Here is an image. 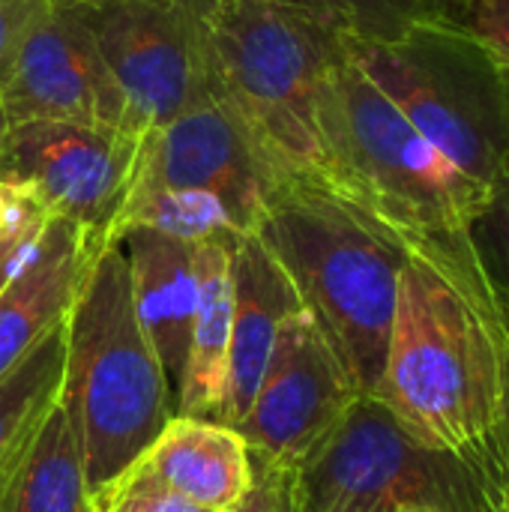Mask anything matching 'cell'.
Instances as JSON below:
<instances>
[{
	"instance_id": "cell-1",
	"label": "cell",
	"mask_w": 509,
	"mask_h": 512,
	"mask_svg": "<svg viewBox=\"0 0 509 512\" xmlns=\"http://www.w3.org/2000/svg\"><path fill=\"white\" fill-rule=\"evenodd\" d=\"M507 309L468 234L408 246L375 399L507 501Z\"/></svg>"
},
{
	"instance_id": "cell-2",
	"label": "cell",
	"mask_w": 509,
	"mask_h": 512,
	"mask_svg": "<svg viewBox=\"0 0 509 512\" xmlns=\"http://www.w3.org/2000/svg\"><path fill=\"white\" fill-rule=\"evenodd\" d=\"M255 234L360 393L375 396L408 246L324 183L297 174L282 177Z\"/></svg>"
},
{
	"instance_id": "cell-3",
	"label": "cell",
	"mask_w": 509,
	"mask_h": 512,
	"mask_svg": "<svg viewBox=\"0 0 509 512\" xmlns=\"http://www.w3.org/2000/svg\"><path fill=\"white\" fill-rule=\"evenodd\" d=\"M315 120L324 150V186L363 216L405 246L447 243L468 234L489 195L420 135L399 105L351 60L348 48H342L318 87Z\"/></svg>"
},
{
	"instance_id": "cell-4",
	"label": "cell",
	"mask_w": 509,
	"mask_h": 512,
	"mask_svg": "<svg viewBox=\"0 0 509 512\" xmlns=\"http://www.w3.org/2000/svg\"><path fill=\"white\" fill-rule=\"evenodd\" d=\"M60 408L75 432L90 495L132 468L177 414L162 363L135 315L129 261L102 243L63 318Z\"/></svg>"
},
{
	"instance_id": "cell-5",
	"label": "cell",
	"mask_w": 509,
	"mask_h": 512,
	"mask_svg": "<svg viewBox=\"0 0 509 512\" xmlns=\"http://www.w3.org/2000/svg\"><path fill=\"white\" fill-rule=\"evenodd\" d=\"M201 21L210 96L243 123L279 171L324 183L315 102L345 33L255 0H204Z\"/></svg>"
},
{
	"instance_id": "cell-6",
	"label": "cell",
	"mask_w": 509,
	"mask_h": 512,
	"mask_svg": "<svg viewBox=\"0 0 509 512\" xmlns=\"http://www.w3.org/2000/svg\"><path fill=\"white\" fill-rule=\"evenodd\" d=\"M345 48L486 195L509 183V72L465 27L429 15L396 42L345 36Z\"/></svg>"
},
{
	"instance_id": "cell-7",
	"label": "cell",
	"mask_w": 509,
	"mask_h": 512,
	"mask_svg": "<svg viewBox=\"0 0 509 512\" xmlns=\"http://www.w3.org/2000/svg\"><path fill=\"white\" fill-rule=\"evenodd\" d=\"M288 471L297 512H504L465 462L423 444L366 393Z\"/></svg>"
},
{
	"instance_id": "cell-8",
	"label": "cell",
	"mask_w": 509,
	"mask_h": 512,
	"mask_svg": "<svg viewBox=\"0 0 509 512\" xmlns=\"http://www.w3.org/2000/svg\"><path fill=\"white\" fill-rule=\"evenodd\" d=\"M144 135L84 123L12 126L0 177L48 219L93 243H120V216L141 174Z\"/></svg>"
},
{
	"instance_id": "cell-9",
	"label": "cell",
	"mask_w": 509,
	"mask_h": 512,
	"mask_svg": "<svg viewBox=\"0 0 509 512\" xmlns=\"http://www.w3.org/2000/svg\"><path fill=\"white\" fill-rule=\"evenodd\" d=\"M201 12L204 0H102L81 6L129 102L132 123L144 135L213 99Z\"/></svg>"
},
{
	"instance_id": "cell-10",
	"label": "cell",
	"mask_w": 509,
	"mask_h": 512,
	"mask_svg": "<svg viewBox=\"0 0 509 512\" xmlns=\"http://www.w3.org/2000/svg\"><path fill=\"white\" fill-rule=\"evenodd\" d=\"M357 396L360 387L351 372L300 306L282 321L237 432L252 453L294 468L327 438Z\"/></svg>"
},
{
	"instance_id": "cell-11",
	"label": "cell",
	"mask_w": 509,
	"mask_h": 512,
	"mask_svg": "<svg viewBox=\"0 0 509 512\" xmlns=\"http://www.w3.org/2000/svg\"><path fill=\"white\" fill-rule=\"evenodd\" d=\"M0 102L12 126L51 120L138 132L87 18L72 6L45 3L0 84Z\"/></svg>"
},
{
	"instance_id": "cell-12",
	"label": "cell",
	"mask_w": 509,
	"mask_h": 512,
	"mask_svg": "<svg viewBox=\"0 0 509 512\" xmlns=\"http://www.w3.org/2000/svg\"><path fill=\"white\" fill-rule=\"evenodd\" d=\"M282 177L288 174L267 159L243 123L216 99L144 135L138 183L210 195L243 234L255 231Z\"/></svg>"
},
{
	"instance_id": "cell-13",
	"label": "cell",
	"mask_w": 509,
	"mask_h": 512,
	"mask_svg": "<svg viewBox=\"0 0 509 512\" xmlns=\"http://www.w3.org/2000/svg\"><path fill=\"white\" fill-rule=\"evenodd\" d=\"M231 279H234V309H231V348H228V378L219 408V423L240 426L264 366L270 360L276 333L282 321L300 309V297L285 276L282 264L264 246L255 231H246L231 246Z\"/></svg>"
},
{
	"instance_id": "cell-14",
	"label": "cell",
	"mask_w": 509,
	"mask_h": 512,
	"mask_svg": "<svg viewBox=\"0 0 509 512\" xmlns=\"http://www.w3.org/2000/svg\"><path fill=\"white\" fill-rule=\"evenodd\" d=\"M120 246L129 261L135 315L162 363L177 405L198 300L195 243L150 228H129L120 234Z\"/></svg>"
},
{
	"instance_id": "cell-15",
	"label": "cell",
	"mask_w": 509,
	"mask_h": 512,
	"mask_svg": "<svg viewBox=\"0 0 509 512\" xmlns=\"http://www.w3.org/2000/svg\"><path fill=\"white\" fill-rule=\"evenodd\" d=\"M102 243L78 228L45 219L30 252L0 294V375L9 372L69 312L90 255Z\"/></svg>"
},
{
	"instance_id": "cell-16",
	"label": "cell",
	"mask_w": 509,
	"mask_h": 512,
	"mask_svg": "<svg viewBox=\"0 0 509 512\" xmlns=\"http://www.w3.org/2000/svg\"><path fill=\"white\" fill-rule=\"evenodd\" d=\"M141 459L207 512H231L252 486V453L243 435L219 420L174 414Z\"/></svg>"
},
{
	"instance_id": "cell-17",
	"label": "cell",
	"mask_w": 509,
	"mask_h": 512,
	"mask_svg": "<svg viewBox=\"0 0 509 512\" xmlns=\"http://www.w3.org/2000/svg\"><path fill=\"white\" fill-rule=\"evenodd\" d=\"M231 246L234 240L195 243L198 300H195L186 372L177 396V414L186 417L216 420L222 408L225 378H228V348H231V309H234Z\"/></svg>"
},
{
	"instance_id": "cell-18",
	"label": "cell",
	"mask_w": 509,
	"mask_h": 512,
	"mask_svg": "<svg viewBox=\"0 0 509 512\" xmlns=\"http://www.w3.org/2000/svg\"><path fill=\"white\" fill-rule=\"evenodd\" d=\"M0 512H93L81 450L60 402L3 480Z\"/></svg>"
},
{
	"instance_id": "cell-19",
	"label": "cell",
	"mask_w": 509,
	"mask_h": 512,
	"mask_svg": "<svg viewBox=\"0 0 509 512\" xmlns=\"http://www.w3.org/2000/svg\"><path fill=\"white\" fill-rule=\"evenodd\" d=\"M66 360L63 321L0 375V486L60 402Z\"/></svg>"
},
{
	"instance_id": "cell-20",
	"label": "cell",
	"mask_w": 509,
	"mask_h": 512,
	"mask_svg": "<svg viewBox=\"0 0 509 512\" xmlns=\"http://www.w3.org/2000/svg\"><path fill=\"white\" fill-rule=\"evenodd\" d=\"M129 228H150L186 243H207V240H237L243 231L234 225L231 213L210 195L186 192V189H162V186H135L123 216L120 231Z\"/></svg>"
},
{
	"instance_id": "cell-21",
	"label": "cell",
	"mask_w": 509,
	"mask_h": 512,
	"mask_svg": "<svg viewBox=\"0 0 509 512\" xmlns=\"http://www.w3.org/2000/svg\"><path fill=\"white\" fill-rule=\"evenodd\" d=\"M93 512H207L177 495L144 459L93 495Z\"/></svg>"
},
{
	"instance_id": "cell-22",
	"label": "cell",
	"mask_w": 509,
	"mask_h": 512,
	"mask_svg": "<svg viewBox=\"0 0 509 512\" xmlns=\"http://www.w3.org/2000/svg\"><path fill=\"white\" fill-rule=\"evenodd\" d=\"M468 240L509 309V183L498 186L468 225Z\"/></svg>"
},
{
	"instance_id": "cell-23",
	"label": "cell",
	"mask_w": 509,
	"mask_h": 512,
	"mask_svg": "<svg viewBox=\"0 0 509 512\" xmlns=\"http://www.w3.org/2000/svg\"><path fill=\"white\" fill-rule=\"evenodd\" d=\"M351 9V36L366 42H396L417 21L429 18L423 0H345Z\"/></svg>"
},
{
	"instance_id": "cell-24",
	"label": "cell",
	"mask_w": 509,
	"mask_h": 512,
	"mask_svg": "<svg viewBox=\"0 0 509 512\" xmlns=\"http://www.w3.org/2000/svg\"><path fill=\"white\" fill-rule=\"evenodd\" d=\"M453 21L509 72V0H468Z\"/></svg>"
},
{
	"instance_id": "cell-25",
	"label": "cell",
	"mask_w": 509,
	"mask_h": 512,
	"mask_svg": "<svg viewBox=\"0 0 509 512\" xmlns=\"http://www.w3.org/2000/svg\"><path fill=\"white\" fill-rule=\"evenodd\" d=\"M231 512H297L291 495V471L252 453V486Z\"/></svg>"
},
{
	"instance_id": "cell-26",
	"label": "cell",
	"mask_w": 509,
	"mask_h": 512,
	"mask_svg": "<svg viewBox=\"0 0 509 512\" xmlns=\"http://www.w3.org/2000/svg\"><path fill=\"white\" fill-rule=\"evenodd\" d=\"M45 3L48 0H0V84L6 81L18 48Z\"/></svg>"
},
{
	"instance_id": "cell-27",
	"label": "cell",
	"mask_w": 509,
	"mask_h": 512,
	"mask_svg": "<svg viewBox=\"0 0 509 512\" xmlns=\"http://www.w3.org/2000/svg\"><path fill=\"white\" fill-rule=\"evenodd\" d=\"M255 3H270V6H285V9H294V12H303V15H312L315 21L339 30V33H348L354 30L351 24V9L345 0H255Z\"/></svg>"
},
{
	"instance_id": "cell-28",
	"label": "cell",
	"mask_w": 509,
	"mask_h": 512,
	"mask_svg": "<svg viewBox=\"0 0 509 512\" xmlns=\"http://www.w3.org/2000/svg\"><path fill=\"white\" fill-rule=\"evenodd\" d=\"M24 204H27V198H21V192H18L12 183H6V180L0 177V231L15 219V213H18Z\"/></svg>"
},
{
	"instance_id": "cell-29",
	"label": "cell",
	"mask_w": 509,
	"mask_h": 512,
	"mask_svg": "<svg viewBox=\"0 0 509 512\" xmlns=\"http://www.w3.org/2000/svg\"><path fill=\"white\" fill-rule=\"evenodd\" d=\"M468 0H423V6L429 9V15H435V18H447V21H453L459 12H462V6H465Z\"/></svg>"
},
{
	"instance_id": "cell-30",
	"label": "cell",
	"mask_w": 509,
	"mask_h": 512,
	"mask_svg": "<svg viewBox=\"0 0 509 512\" xmlns=\"http://www.w3.org/2000/svg\"><path fill=\"white\" fill-rule=\"evenodd\" d=\"M9 132H12V120H9V114H6V108L0 102V153H3V147L9 141Z\"/></svg>"
},
{
	"instance_id": "cell-31",
	"label": "cell",
	"mask_w": 509,
	"mask_h": 512,
	"mask_svg": "<svg viewBox=\"0 0 509 512\" xmlns=\"http://www.w3.org/2000/svg\"><path fill=\"white\" fill-rule=\"evenodd\" d=\"M48 3H54V6H72V9H81V6H96V3H102V0H48Z\"/></svg>"
},
{
	"instance_id": "cell-32",
	"label": "cell",
	"mask_w": 509,
	"mask_h": 512,
	"mask_svg": "<svg viewBox=\"0 0 509 512\" xmlns=\"http://www.w3.org/2000/svg\"><path fill=\"white\" fill-rule=\"evenodd\" d=\"M507 309V306H504ZM507 321H509V309H507ZM507 429H509V360H507Z\"/></svg>"
},
{
	"instance_id": "cell-33",
	"label": "cell",
	"mask_w": 509,
	"mask_h": 512,
	"mask_svg": "<svg viewBox=\"0 0 509 512\" xmlns=\"http://www.w3.org/2000/svg\"><path fill=\"white\" fill-rule=\"evenodd\" d=\"M504 512H509V492H507V501H504Z\"/></svg>"
}]
</instances>
